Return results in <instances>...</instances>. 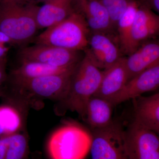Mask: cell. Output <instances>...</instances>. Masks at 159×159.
<instances>
[{
	"label": "cell",
	"instance_id": "26",
	"mask_svg": "<svg viewBox=\"0 0 159 159\" xmlns=\"http://www.w3.org/2000/svg\"><path fill=\"white\" fill-rule=\"evenodd\" d=\"M6 62H0V85L6 79Z\"/></svg>",
	"mask_w": 159,
	"mask_h": 159
},
{
	"label": "cell",
	"instance_id": "16",
	"mask_svg": "<svg viewBox=\"0 0 159 159\" xmlns=\"http://www.w3.org/2000/svg\"><path fill=\"white\" fill-rule=\"evenodd\" d=\"M75 0H46L37 14L39 29H47L62 21L75 11Z\"/></svg>",
	"mask_w": 159,
	"mask_h": 159
},
{
	"label": "cell",
	"instance_id": "22",
	"mask_svg": "<svg viewBox=\"0 0 159 159\" xmlns=\"http://www.w3.org/2000/svg\"><path fill=\"white\" fill-rule=\"evenodd\" d=\"M108 13L113 29L116 30L117 23L127 9L130 0H101Z\"/></svg>",
	"mask_w": 159,
	"mask_h": 159
},
{
	"label": "cell",
	"instance_id": "28",
	"mask_svg": "<svg viewBox=\"0 0 159 159\" xmlns=\"http://www.w3.org/2000/svg\"><path fill=\"white\" fill-rule=\"evenodd\" d=\"M141 1H142V2H144V1H145V0H141Z\"/></svg>",
	"mask_w": 159,
	"mask_h": 159
},
{
	"label": "cell",
	"instance_id": "7",
	"mask_svg": "<svg viewBox=\"0 0 159 159\" xmlns=\"http://www.w3.org/2000/svg\"><path fill=\"white\" fill-rule=\"evenodd\" d=\"M80 52L54 46L34 44L22 48L19 52L18 56L20 61H34L64 68L79 63L84 56L81 57Z\"/></svg>",
	"mask_w": 159,
	"mask_h": 159
},
{
	"label": "cell",
	"instance_id": "24",
	"mask_svg": "<svg viewBox=\"0 0 159 159\" xmlns=\"http://www.w3.org/2000/svg\"><path fill=\"white\" fill-rule=\"evenodd\" d=\"M8 45L0 43V62H7V57L9 50Z\"/></svg>",
	"mask_w": 159,
	"mask_h": 159
},
{
	"label": "cell",
	"instance_id": "23",
	"mask_svg": "<svg viewBox=\"0 0 159 159\" xmlns=\"http://www.w3.org/2000/svg\"><path fill=\"white\" fill-rule=\"evenodd\" d=\"M9 135H2L0 138V159H6Z\"/></svg>",
	"mask_w": 159,
	"mask_h": 159
},
{
	"label": "cell",
	"instance_id": "11",
	"mask_svg": "<svg viewBox=\"0 0 159 159\" xmlns=\"http://www.w3.org/2000/svg\"><path fill=\"white\" fill-rule=\"evenodd\" d=\"M74 6L85 19L92 32L111 35L114 30L108 13L101 0H75Z\"/></svg>",
	"mask_w": 159,
	"mask_h": 159
},
{
	"label": "cell",
	"instance_id": "2",
	"mask_svg": "<svg viewBox=\"0 0 159 159\" xmlns=\"http://www.w3.org/2000/svg\"><path fill=\"white\" fill-rule=\"evenodd\" d=\"M91 33L84 18L75 10L66 19L36 35L32 42L34 44L84 51L88 48Z\"/></svg>",
	"mask_w": 159,
	"mask_h": 159
},
{
	"label": "cell",
	"instance_id": "13",
	"mask_svg": "<svg viewBox=\"0 0 159 159\" xmlns=\"http://www.w3.org/2000/svg\"><path fill=\"white\" fill-rule=\"evenodd\" d=\"M133 121L143 127L159 133V93L149 97L141 96L133 99Z\"/></svg>",
	"mask_w": 159,
	"mask_h": 159
},
{
	"label": "cell",
	"instance_id": "14",
	"mask_svg": "<svg viewBox=\"0 0 159 159\" xmlns=\"http://www.w3.org/2000/svg\"><path fill=\"white\" fill-rule=\"evenodd\" d=\"M159 31V17L148 6L140 4L133 25L132 36L136 49L150 39L155 37Z\"/></svg>",
	"mask_w": 159,
	"mask_h": 159
},
{
	"label": "cell",
	"instance_id": "15",
	"mask_svg": "<svg viewBox=\"0 0 159 159\" xmlns=\"http://www.w3.org/2000/svg\"><path fill=\"white\" fill-rule=\"evenodd\" d=\"M125 57L102 71L101 82L93 96L109 100L121 90L128 81Z\"/></svg>",
	"mask_w": 159,
	"mask_h": 159
},
{
	"label": "cell",
	"instance_id": "27",
	"mask_svg": "<svg viewBox=\"0 0 159 159\" xmlns=\"http://www.w3.org/2000/svg\"><path fill=\"white\" fill-rule=\"evenodd\" d=\"M30 1H34V2H45L46 0H30Z\"/></svg>",
	"mask_w": 159,
	"mask_h": 159
},
{
	"label": "cell",
	"instance_id": "6",
	"mask_svg": "<svg viewBox=\"0 0 159 159\" xmlns=\"http://www.w3.org/2000/svg\"><path fill=\"white\" fill-rule=\"evenodd\" d=\"M91 130L92 159H129L121 124L113 121L104 128Z\"/></svg>",
	"mask_w": 159,
	"mask_h": 159
},
{
	"label": "cell",
	"instance_id": "18",
	"mask_svg": "<svg viewBox=\"0 0 159 159\" xmlns=\"http://www.w3.org/2000/svg\"><path fill=\"white\" fill-rule=\"evenodd\" d=\"M114 106L109 100L93 96L89 99L84 120L91 129H101L110 125Z\"/></svg>",
	"mask_w": 159,
	"mask_h": 159
},
{
	"label": "cell",
	"instance_id": "1",
	"mask_svg": "<svg viewBox=\"0 0 159 159\" xmlns=\"http://www.w3.org/2000/svg\"><path fill=\"white\" fill-rule=\"evenodd\" d=\"M39 7L30 0H0V31L15 46L25 47L39 30L36 18Z\"/></svg>",
	"mask_w": 159,
	"mask_h": 159
},
{
	"label": "cell",
	"instance_id": "3",
	"mask_svg": "<svg viewBox=\"0 0 159 159\" xmlns=\"http://www.w3.org/2000/svg\"><path fill=\"white\" fill-rule=\"evenodd\" d=\"M102 74L84 53L72 76L68 94L61 101L67 109L76 112L84 120L88 102L98 89Z\"/></svg>",
	"mask_w": 159,
	"mask_h": 159
},
{
	"label": "cell",
	"instance_id": "5",
	"mask_svg": "<svg viewBox=\"0 0 159 159\" xmlns=\"http://www.w3.org/2000/svg\"><path fill=\"white\" fill-rule=\"evenodd\" d=\"M76 67L61 74L12 82L18 93L23 96L61 101L68 94L72 76Z\"/></svg>",
	"mask_w": 159,
	"mask_h": 159
},
{
	"label": "cell",
	"instance_id": "4",
	"mask_svg": "<svg viewBox=\"0 0 159 159\" xmlns=\"http://www.w3.org/2000/svg\"><path fill=\"white\" fill-rule=\"evenodd\" d=\"M91 134L77 124L68 123L57 129L47 145L51 159H84L90 150Z\"/></svg>",
	"mask_w": 159,
	"mask_h": 159
},
{
	"label": "cell",
	"instance_id": "29",
	"mask_svg": "<svg viewBox=\"0 0 159 159\" xmlns=\"http://www.w3.org/2000/svg\"><path fill=\"white\" fill-rule=\"evenodd\" d=\"M0 93H1V91H0Z\"/></svg>",
	"mask_w": 159,
	"mask_h": 159
},
{
	"label": "cell",
	"instance_id": "17",
	"mask_svg": "<svg viewBox=\"0 0 159 159\" xmlns=\"http://www.w3.org/2000/svg\"><path fill=\"white\" fill-rule=\"evenodd\" d=\"M140 3L130 0L127 9L117 24V40L122 54L129 55L136 50L132 36L133 25Z\"/></svg>",
	"mask_w": 159,
	"mask_h": 159
},
{
	"label": "cell",
	"instance_id": "10",
	"mask_svg": "<svg viewBox=\"0 0 159 159\" xmlns=\"http://www.w3.org/2000/svg\"><path fill=\"white\" fill-rule=\"evenodd\" d=\"M159 86V64L145 70L126 82L121 90L110 101L114 106L133 99L149 91L156 90Z\"/></svg>",
	"mask_w": 159,
	"mask_h": 159
},
{
	"label": "cell",
	"instance_id": "12",
	"mask_svg": "<svg viewBox=\"0 0 159 159\" xmlns=\"http://www.w3.org/2000/svg\"><path fill=\"white\" fill-rule=\"evenodd\" d=\"M159 64L158 42L142 43L134 52L125 57L128 80L147 69Z\"/></svg>",
	"mask_w": 159,
	"mask_h": 159
},
{
	"label": "cell",
	"instance_id": "21",
	"mask_svg": "<svg viewBox=\"0 0 159 159\" xmlns=\"http://www.w3.org/2000/svg\"><path fill=\"white\" fill-rule=\"evenodd\" d=\"M28 148L25 135L19 132L9 135L6 159H26Z\"/></svg>",
	"mask_w": 159,
	"mask_h": 159
},
{
	"label": "cell",
	"instance_id": "19",
	"mask_svg": "<svg viewBox=\"0 0 159 159\" xmlns=\"http://www.w3.org/2000/svg\"><path fill=\"white\" fill-rule=\"evenodd\" d=\"M78 64L69 67L60 68L34 61H20V66L11 72V77L12 81H14L61 74L73 70Z\"/></svg>",
	"mask_w": 159,
	"mask_h": 159
},
{
	"label": "cell",
	"instance_id": "9",
	"mask_svg": "<svg viewBox=\"0 0 159 159\" xmlns=\"http://www.w3.org/2000/svg\"><path fill=\"white\" fill-rule=\"evenodd\" d=\"M84 52L99 69L108 68L123 57L111 35L99 32H91L88 48Z\"/></svg>",
	"mask_w": 159,
	"mask_h": 159
},
{
	"label": "cell",
	"instance_id": "8",
	"mask_svg": "<svg viewBox=\"0 0 159 159\" xmlns=\"http://www.w3.org/2000/svg\"><path fill=\"white\" fill-rule=\"evenodd\" d=\"M125 145L129 159H159L157 134L133 121L125 129Z\"/></svg>",
	"mask_w": 159,
	"mask_h": 159
},
{
	"label": "cell",
	"instance_id": "25",
	"mask_svg": "<svg viewBox=\"0 0 159 159\" xmlns=\"http://www.w3.org/2000/svg\"><path fill=\"white\" fill-rule=\"evenodd\" d=\"M0 43L8 46H15L12 40L1 31H0Z\"/></svg>",
	"mask_w": 159,
	"mask_h": 159
},
{
	"label": "cell",
	"instance_id": "20",
	"mask_svg": "<svg viewBox=\"0 0 159 159\" xmlns=\"http://www.w3.org/2000/svg\"><path fill=\"white\" fill-rule=\"evenodd\" d=\"M21 126V118L16 109L11 106L0 108V133L2 135L17 133Z\"/></svg>",
	"mask_w": 159,
	"mask_h": 159
}]
</instances>
